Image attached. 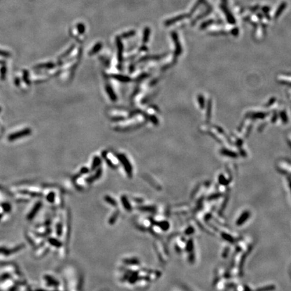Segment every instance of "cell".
Wrapping results in <instances>:
<instances>
[{"label": "cell", "mask_w": 291, "mask_h": 291, "mask_svg": "<svg viewBox=\"0 0 291 291\" xmlns=\"http://www.w3.org/2000/svg\"><path fill=\"white\" fill-rule=\"evenodd\" d=\"M284 7H285V5H284V4L283 6H281V8H279V9L278 10V12H276V17H278V16L280 15V13H281V12H282V10L284 9Z\"/></svg>", "instance_id": "cell-1"}]
</instances>
